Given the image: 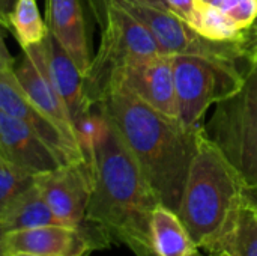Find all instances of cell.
Listing matches in <instances>:
<instances>
[{"mask_svg":"<svg viewBox=\"0 0 257 256\" xmlns=\"http://www.w3.org/2000/svg\"><path fill=\"white\" fill-rule=\"evenodd\" d=\"M96 107V106H95ZM96 130L87 160L92 192L84 223L136 256H158L151 223L160 201L110 119L96 107Z\"/></svg>","mask_w":257,"mask_h":256,"instance_id":"obj_1","label":"cell"},{"mask_svg":"<svg viewBox=\"0 0 257 256\" xmlns=\"http://www.w3.org/2000/svg\"><path fill=\"white\" fill-rule=\"evenodd\" d=\"M95 106L114 125L160 204L178 213L199 131L187 130L120 86H110Z\"/></svg>","mask_w":257,"mask_h":256,"instance_id":"obj_2","label":"cell"},{"mask_svg":"<svg viewBox=\"0 0 257 256\" xmlns=\"http://www.w3.org/2000/svg\"><path fill=\"white\" fill-rule=\"evenodd\" d=\"M245 192L236 169L202 128L178 210L200 250L212 252Z\"/></svg>","mask_w":257,"mask_h":256,"instance_id":"obj_3","label":"cell"},{"mask_svg":"<svg viewBox=\"0 0 257 256\" xmlns=\"http://www.w3.org/2000/svg\"><path fill=\"white\" fill-rule=\"evenodd\" d=\"M208 137L223 151L257 196V63H247L239 86L215 103Z\"/></svg>","mask_w":257,"mask_h":256,"instance_id":"obj_4","label":"cell"},{"mask_svg":"<svg viewBox=\"0 0 257 256\" xmlns=\"http://www.w3.org/2000/svg\"><path fill=\"white\" fill-rule=\"evenodd\" d=\"M99 27V48L84 77L86 97L92 106L99 101L117 69L163 54L149 29L114 5H107Z\"/></svg>","mask_w":257,"mask_h":256,"instance_id":"obj_5","label":"cell"},{"mask_svg":"<svg viewBox=\"0 0 257 256\" xmlns=\"http://www.w3.org/2000/svg\"><path fill=\"white\" fill-rule=\"evenodd\" d=\"M172 63L178 121L187 130L197 133L205 127L208 107L239 86L244 69L193 54H175Z\"/></svg>","mask_w":257,"mask_h":256,"instance_id":"obj_6","label":"cell"},{"mask_svg":"<svg viewBox=\"0 0 257 256\" xmlns=\"http://www.w3.org/2000/svg\"><path fill=\"white\" fill-rule=\"evenodd\" d=\"M107 5H114L142 21L155 38L163 54H193L233 65L245 60L241 42H214L205 39L172 12L131 0H105V8Z\"/></svg>","mask_w":257,"mask_h":256,"instance_id":"obj_7","label":"cell"},{"mask_svg":"<svg viewBox=\"0 0 257 256\" xmlns=\"http://www.w3.org/2000/svg\"><path fill=\"white\" fill-rule=\"evenodd\" d=\"M5 243L9 255L39 256H89L110 246L105 237L87 223L80 228L51 225L6 232Z\"/></svg>","mask_w":257,"mask_h":256,"instance_id":"obj_8","label":"cell"},{"mask_svg":"<svg viewBox=\"0 0 257 256\" xmlns=\"http://www.w3.org/2000/svg\"><path fill=\"white\" fill-rule=\"evenodd\" d=\"M35 184L62 225L71 228L84 225L92 192V172L86 161L62 164L35 175Z\"/></svg>","mask_w":257,"mask_h":256,"instance_id":"obj_9","label":"cell"},{"mask_svg":"<svg viewBox=\"0 0 257 256\" xmlns=\"http://www.w3.org/2000/svg\"><path fill=\"white\" fill-rule=\"evenodd\" d=\"M110 86H120L160 113L178 119L172 56L161 54L126 65L111 75L107 89Z\"/></svg>","mask_w":257,"mask_h":256,"instance_id":"obj_10","label":"cell"},{"mask_svg":"<svg viewBox=\"0 0 257 256\" xmlns=\"http://www.w3.org/2000/svg\"><path fill=\"white\" fill-rule=\"evenodd\" d=\"M0 112L29 125L57 154L63 164L86 161L78 145L71 142L27 97L12 68L0 69Z\"/></svg>","mask_w":257,"mask_h":256,"instance_id":"obj_11","label":"cell"},{"mask_svg":"<svg viewBox=\"0 0 257 256\" xmlns=\"http://www.w3.org/2000/svg\"><path fill=\"white\" fill-rule=\"evenodd\" d=\"M42 42L24 48L20 60L14 63L12 71L18 83L27 94V97L59 127V130L71 142L78 145L69 112L63 100L60 98L59 92L56 91L50 78V74L47 71Z\"/></svg>","mask_w":257,"mask_h":256,"instance_id":"obj_12","label":"cell"},{"mask_svg":"<svg viewBox=\"0 0 257 256\" xmlns=\"http://www.w3.org/2000/svg\"><path fill=\"white\" fill-rule=\"evenodd\" d=\"M0 157L32 175L62 166L57 154L24 122L0 112Z\"/></svg>","mask_w":257,"mask_h":256,"instance_id":"obj_13","label":"cell"},{"mask_svg":"<svg viewBox=\"0 0 257 256\" xmlns=\"http://www.w3.org/2000/svg\"><path fill=\"white\" fill-rule=\"evenodd\" d=\"M45 23L86 77L92 54L81 0H45Z\"/></svg>","mask_w":257,"mask_h":256,"instance_id":"obj_14","label":"cell"},{"mask_svg":"<svg viewBox=\"0 0 257 256\" xmlns=\"http://www.w3.org/2000/svg\"><path fill=\"white\" fill-rule=\"evenodd\" d=\"M44 53L47 62V71L50 78L63 100L69 116L74 121L90 112L93 106L89 103L84 89V75L74 62V59L68 54V51L62 47V44L48 32L44 39Z\"/></svg>","mask_w":257,"mask_h":256,"instance_id":"obj_15","label":"cell"},{"mask_svg":"<svg viewBox=\"0 0 257 256\" xmlns=\"http://www.w3.org/2000/svg\"><path fill=\"white\" fill-rule=\"evenodd\" d=\"M211 255L257 256V196L250 190L242 196Z\"/></svg>","mask_w":257,"mask_h":256,"instance_id":"obj_16","label":"cell"},{"mask_svg":"<svg viewBox=\"0 0 257 256\" xmlns=\"http://www.w3.org/2000/svg\"><path fill=\"white\" fill-rule=\"evenodd\" d=\"M51 225L62 223L56 219L35 183L17 195L0 213V226L5 232Z\"/></svg>","mask_w":257,"mask_h":256,"instance_id":"obj_17","label":"cell"},{"mask_svg":"<svg viewBox=\"0 0 257 256\" xmlns=\"http://www.w3.org/2000/svg\"><path fill=\"white\" fill-rule=\"evenodd\" d=\"M152 246L158 256H190L199 250L178 213L158 205L151 223Z\"/></svg>","mask_w":257,"mask_h":256,"instance_id":"obj_18","label":"cell"},{"mask_svg":"<svg viewBox=\"0 0 257 256\" xmlns=\"http://www.w3.org/2000/svg\"><path fill=\"white\" fill-rule=\"evenodd\" d=\"M188 26L214 42H241L244 35V30H239L226 14L199 0H196L194 15Z\"/></svg>","mask_w":257,"mask_h":256,"instance_id":"obj_19","label":"cell"},{"mask_svg":"<svg viewBox=\"0 0 257 256\" xmlns=\"http://www.w3.org/2000/svg\"><path fill=\"white\" fill-rule=\"evenodd\" d=\"M9 29H12L21 50L41 44L48 35L36 0H17L9 15Z\"/></svg>","mask_w":257,"mask_h":256,"instance_id":"obj_20","label":"cell"},{"mask_svg":"<svg viewBox=\"0 0 257 256\" xmlns=\"http://www.w3.org/2000/svg\"><path fill=\"white\" fill-rule=\"evenodd\" d=\"M35 183V175L0 157V213L23 190Z\"/></svg>","mask_w":257,"mask_h":256,"instance_id":"obj_21","label":"cell"},{"mask_svg":"<svg viewBox=\"0 0 257 256\" xmlns=\"http://www.w3.org/2000/svg\"><path fill=\"white\" fill-rule=\"evenodd\" d=\"M226 14L239 30H247L257 18V0H199Z\"/></svg>","mask_w":257,"mask_h":256,"instance_id":"obj_22","label":"cell"},{"mask_svg":"<svg viewBox=\"0 0 257 256\" xmlns=\"http://www.w3.org/2000/svg\"><path fill=\"white\" fill-rule=\"evenodd\" d=\"M131 2H136V3H140V5H146V6H152V8L170 12L166 0H131ZM86 3H87L89 9L92 12V17L96 20L98 24H101V21L104 18V14H105V0H86Z\"/></svg>","mask_w":257,"mask_h":256,"instance_id":"obj_23","label":"cell"},{"mask_svg":"<svg viewBox=\"0 0 257 256\" xmlns=\"http://www.w3.org/2000/svg\"><path fill=\"white\" fill-rule=\"evenodd\" d=\"M241 47L244 51V59L247 63H257V18L253 26L244 30Z\"/></svg>","mask_w":257,"mask_h":256,"instance_id":"obj_24","label":"cell"},{"mask_svg":"<svg viewBox=\"0 0 257 256\" xmlns=\"http://www.w3.org/2000/svg\"><path fill=\"white\" fill-rule=\"evenodd\" d=\"M166 3L172 14L190 24L196 9V0H166Z\"/></svg>","mask_w":257,"mask_h":256,"instance_id":"obj_25","label":"cell"},{"mask_svg":"<svg viewBox=\"0 0 257 256\" xmlns=\"http://www.w3.org/2000/svg\"><path fill=\"white\" fill-rule=\"evenodd\" d=\"M17 0H0V24L9 27V15L15 6Z\"/></svg>","mask_w":257,"mask_h":256,"instance_id":"obj_26","label":"cell"},{"mask_svg":"<svg viewBox=\"0 0 257 256\" xmlns=\"http://www.w3.org/2000/svg\"><path fill=\"white\" fill-rule=\"evenodd\" d=\"M14 57L11 56V53L8 51L6 45H5V41L0 35V69H9L14 66Z\"/></svg>","mask_w":257,"mask_h":256,"instance_id":"obj_27","label":"cell"},{"mask_svg":"<svg viewBox=\"0 0 257 256\" xmlns=\"http://www.w3.org/2000/svg\"><path fill=\"white\" fill-rule=\"evenodd\" d=\"M5 235H6V232L0 226V256H9L8 249H6V243H5Z\"/></svg>","mask_w":257,"mask_h":256,"instance_id":"obj_28","label":"cell"},{"mask_svg":"<svg viewBox=\"0 0 257 256\" xmlns=\"http://www.w3.org/2000/svg\"><path fill=\"white\" fill-rule=\"evenodd\" d=\"M190 256H223V255H211V253H206V252H203V250H196L194 253H191Z\"/></svg>","mask_w":257,"mask_h":256,"instance_id":"obj_29","label":"cell"},{"mask_svg":"<svg viewBox=\"0 0 257 256\" xmlns=\"http://www.w3.org/2000/svg\"><path fill=\"white\" fill-rule=\"evenodd\" d=\"M9 256H39V255H30V253H14V255Z\"/></svg>","mask_w":257,"mask_h":256,"instance_id":"obj_30","label":"cell"}]
</instances>
